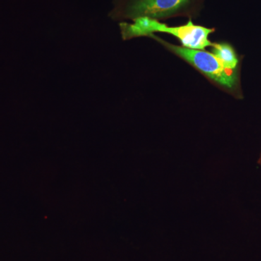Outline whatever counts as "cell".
Returning <instances> with one entry per match:
<instances>
[{
	"mask_svg": "<svg viewBox=\"0 0 261 261\" xmlns=\"http://www.w3.org/2000/svg\"><path fill=\"white\" fill-rule=\"evenodd\" d=\"M206 0H114L110 18L125 22L137 18L154 20L183 17L195 19L200 16Z\"/></svg>",
	"mask_w": 261,
	"mask_h": 261,
	"instance_id": "cell-1",
	"label": "cell"
},
{
	"mask_svg": "<svg viewBox=\"0 0 261 261\" xmlns=\"http://www.w3.org/2000/svg\"><path fill=\"white\" fill-rule=\"evenodd\" d=\"M148 37L160 43L168 51L191 65L215 87L231 95H240V70L230 69L225 66L210 51L189 49L176 45L166 42L155 34H152Z\"/></svg>",
	"mask_w": 261,
	"mask_h": 261,
	"instance_id": "cell-2",
	"label": "cell"
},
{
	"mask_svg": "<svg viewBox=\"0 0 261 261\" xmlns=\"http://www.w3.org/2000/svg\"><path fill=\"white\" fill-rule=\"evenodd\" d=\"M123 40L136 37H147L156 33L170 34L178 39L182 47L193 49H205L212 45L210 36L216 32V28L204 27L193 23L189 19L187 23L171 27L154 19L140 18L133 23L121 22L119 23Z\"/></svg>",
	"mask_w": 261,
	"mask_h": 261,
	"instance_id": "cell-3",
	"label": "cell"
},
{
	"mask_svg": "<svg viewBox=\"0 0 261 261\" xmlns=\"http://www.w3.org/2000/svg\"><path fill=\"white\" fill-rule=\"evenodd\" d=\"M211 53L214 54L221 63L232 70H240V58L234 48L226 42H213Z\"/></svg>",
	"mask_w": 261,
	"mask_h": 261,
	"instance_id": "cell-4",
	"label": "cell"
},
{
	"mask_svg": "<svg viewBox=\"0 0 261 261\" xmlns=\"http://www.w3.org/2000/svg\"><path fill=\"white\" fill-rule=\"evenodd\" d=\"M258 164L260 165V166H261V153H260V159H259V160H258Z\"/></svg>",
	"mask_w": 261,
	"mask_h": 261,
	"instance_id": "cell-5",
	"label": "cell"
}]
</instances>
